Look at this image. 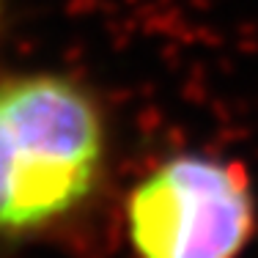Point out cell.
I'll return each instance as SVG.
<instances>
[{
  "label": "cell",
  "instance_id": "1",
  "mask_svg": "<svg viewBox=\"0 0 258 258\" xmlns=\"http://www.w3.org/2000/svg\"><path fill=\"white\" fill-rule=\"evenodd\" d=\"M107 165L96 96L60 72L0 80V239H25L77 214Z\"/></svg>",
  "mask_w": 258,
  "mask_h": 258
},
{
  "label": "cell",
  "instance_id": "2",
  "mask_svg": "<svg viewBox=\"0 0 258 258\" xmlns=\"http://www.w3.org/2000/svg\"><path fill=\"white\" fill-rule=\"evenodd\" d=\"M124 228L135 258H242L258 231L253 179L231 157L173 154L132 187Z\"/></svg>",
  "mask_w": 258,
  "mask_h": 258
}]
</instances>
